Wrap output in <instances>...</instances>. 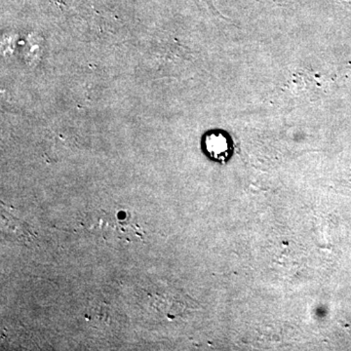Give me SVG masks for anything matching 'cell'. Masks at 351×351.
<instances>
[{"label": "cell", "instance_id": "cell-1", "mask_svg": "<svg viewBox=\"0 0 351 351\" xmlns=\"http://www.w3.org/2000/svg\"><path fill=\"white\" fill-rule=\"evenodd\" d=\"M204 149L214 160L225 162L232 154L230 140L223 133L212 132L204 138Z\"/></svg>", "mask_w": 351, "mask_h": 351}]
</instances>
